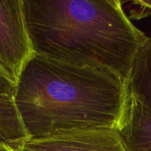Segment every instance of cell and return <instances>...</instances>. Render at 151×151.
Wrapping results in <instances>:
<instances>
[{
    "label": "cell",
    "instance_id": "obj_7",
    "mask_svg": "<svg viewBox=\"0 0 151 151\" xmlns=\"http://www.w3.org/2000/svg\"><path fill=\"white\" fill-rule=\"evenodd\" d=\"M127 82L132 97L151 110L150 37H148L135 55Z\"/></svg>",
    "mask_w": 151,
    "mask_h": 151
},
{
    "label": "cell",
    "instance_id": "obj_6",
    "mask_svg": "<svg viewBox=\"0 0 151 151\" xmlns=\"http://www.w3.org/2000/svg\"><path fill=\"white\" fill-rule=\"evenodd\" d=\"M28 139L14 95L0 94V144L19 151Z\"/></svg>",
    "mask_w": 151,
    "mask_h": 151
},
{
    "label": "cell",
    "instance_id": "obj_9",
    "mask_svg": "<svg viewBox=\"0 0 151 151\" xmlns=\"http://www.w3.org/2000/svg\"><path fill=\"white\" fill-rule=\"evenodd\" d=\"M16 85L9 79L3 69L0 67V94L14 95Z\"/></svg>",
    "mask_w": 151,
    "mask_h": 151
},
{
    "label": "cell",
    "instance_id": "obj_1",
    "mask_svg": "<svg viewBox=\"0 0 151 151\" xmlns=\"http://www.w3.org/2000/svg\"><path fill=\"white\" fill-rule=\"evenodd\" d=\"M129 98L127 80L119 74L38 55L23 69L14 93L29 138L76 129L119 131Z\"/></svg>",
    "mask_w": 151,
    "mask_h": 151
},
{
    "label": "cell",
    "instance_id": "obj_2",
    "mask_svg": "<svg viewBox=\"0 0 151 151\" xmlns=\"http://www.w3.org/2000/svg\"><path fill=\"white\" fill-rule=\"evenodd\" d=\"M24 11L35 55L126 80L149 37L120 0H24Z\"/></svg>",
    "mask_w": 151,
    "mask_h": 151
},
{
    "label": "cell",
    "instance_id": "obj_8",
    "mask_svg": "<svg viewBox=\"0 0 151 151\" xmlns=\"http://www.w3.org/2000/svg\"><path fill=\"white\" fill-rule=\"evenodd\" d=\"M130 15L134 19H140L151 15V0H134L130 3Z\"/></svg>",
    "mask_w": 151,
    "mask_h": 151
},
{
    "label": "cell",
    "instance_id": "obj_4",
    "mask_svg": "<svg viewBox=\"0 0 151 151\" xmlns=\"http://www.w3.org/2000/svg\"><path fill=\"white\" fill-rule=\"evenodd\" d=\"M19 151H128L120 134L111 129L58 131L29 138Z\"/></svg>",
    "mask_w": 151,
    "mask_h": 151
},
{
    "label": "cell",
    "instance_id": "obj_3",
    "mask_svg": "<svg viewBox=\"0 0 151 151\" xmlns=\"http://www.w3.org/2000/svg\"><path fill=\"white\" fill-rule=\"evenodd\" d=\"M35 55L24 0H0V67L15 85Z\"/></svg>",
    "mask_w": 151,
    "mask_h": 151
},
{
    "label": "cell",
    "instance_id": "obj_10",
    "mask_svg": "<svg viewBox=\"0 0 151 151\" xmlns=\"http://www.w3.org/2000/svg\"><path fill=\"white\" fill-rule=\"evenodd\" d=\"M0 151H14V150H12V149H10V148H8V147L4 146V145H3V144H0Z\"/></svg>",
    "mask_w": 151,
    "mask_h": 151
},
{
    "label": "cell",
    "instance_id": "obj_5",
    "mask_svg": "<svg viewBox=\"0 0 151 151\" xmlns=\"http://www.w3.org/2000/svg\"><path fill=\"white\" fill-rule=\"evenodd\" d=\"M128 151H151V110L130 95L125 120L119 131Z\"/></svg>",
    "mask_w": 151,
    "mask_h": 151
}]
</instances>
